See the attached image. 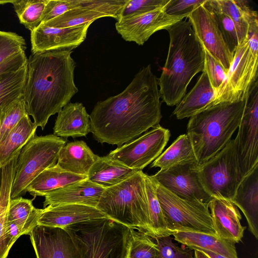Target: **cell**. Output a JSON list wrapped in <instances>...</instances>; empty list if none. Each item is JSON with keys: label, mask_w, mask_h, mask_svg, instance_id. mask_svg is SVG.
<instances>
[{"label": "cell", "mask_w": 258, "mask_h": 258, "mask_svg": "<svg viewBox=\"0 0 258 258\" xmlns=\"http://www.w3.org/2000/svg\"><path fill=\"white\" fill-rule=\"evenodd\" d=\"M160 98L158 79L148 64L122 92L95 104L90 132L100 143L120 147L159 124Z\"/></svg>", "instance_id": "cell-1"}, {"label": "cell", "mask_w": 258, "mask_h": 258, "mask_svg": "<svg viewBox=\"0 0 258 258\" xmlns=\"http://www.w3.org/2000/svg\"><path fill=\"white\" fill-rule=\"evenodd\" d=\"M72 52L52 50L32 53L27 58L23 95L27 114L42 130L49 117L58 113L78 92Z\"/></svg>", "instance_id": "cell-2"}, {"label": "cell", "mask_w": 258, "mask_h": 258, "mask_svg": "<svg viewBox=\"0 0 258 258\" xmlns=\"http://www.w3.org/2000/svg\"><path fill=\"white\" fill-rule=\"evenodd\" d=\"M166 30L169 48L158 84L162 102L173 106L184 96L193 77L203 72L205 51L189 20H181Z\"/></svg>", "instance_id": "cell-3"}, {"label": "cell", "mask_w": 258, "mask_h": 258, "mask_svg": "<svg viewBox=\"0 0 258 258\" xmlns=\"http://www.w3.org/2000/svg\"><path fill=\"white\" fill-rule=\"evenodd\" d=\"M246 100L220 103L190 117L186 134L198 165L212 158L231 140L240 123Z\"/></svg>", "instance_id": "cell-4"}, {"label": "cell", "mask_w": 258, "mask_h": 258, "mask_svg": "<svg viewBox=\"0 0 258 258\" xmlns=\"http://www.w3.org/2000/svg\"><path fill=\"white\" fill-rule=\"evenodd\" d=\"M145 174L138 171L105 188L96 207L108 218L152 237L145 186Z\"/></svg>", "instance_id": "cell-5"}, {"label": "cell", "mask_w": 258, "mask_h": 258, "mask_svg": "<svg viewBox=\"0 0 258 258\" xmlns=\"http://www.w3.org/2000/svg\"><path fill=\"white\" fill-rule=\"evenodd\" d=\"M71 235L79 258H128L130 228L108 218L64 228Z\"/></svg>", "instance_id": "cell-6"}, {"label": "cell", "mask_w": 258, "mask_h": 258, "mask_svg": "<svg viewBox=\"0 0 258 258\" xmlns=\"http://www.w3.org/2000/svg\"><path fill=\"white\" fill-rule=\"evenodd\" d=\"M67 140L53 134L33 137L18 155L11 199L25 194L31 182L45 169L55 164Z\"/></svg>", "instance_id": "cell-7"}, {"label": "cell", "mask_w": 258, "mask_h": 258, "mask_svg": "<svg viewBox=\"0 0 258 258\" xmlns=\"http://www.w3.org/2000/svg\"><path fill=\"white\" fill-rule=\"evenodd\" d=\"M198 173L203 188L209 196L232 201L243 178L235 140H231L212 158L198 165Z\"/></svg>", "instance_id": "cell-8"}, {"label": "cell", "mask_w": 258, "mask_h": 258, "mask_svg": "<svg viewBox=\"0 0 258 258\" xmlns=\"http://www.w3.org/2000/svg\"><path fill=\"white\" fill-rule=\"evenodd\" d=\"M154 181L157 197L170 235L172 231L178 230L216 235L209 203L181 198Z\"/></svg>", "instance_id": "cell-9"}, {"label": "cell", "mask_w": 258, "mask_h": 258, "mask_svg": "<svg viewBox=\"0 0 258 258\" xmlns=\"http://www.w3.org/2000/svg\"><path fill=\"white\" fill-rule=\"evenodd\" d=\"M257 57L252 53L246 38L235 51L232 62L216 93L212 106L247 99L251 86L257 79Z\"/></svg>", "instance_id": "cell-10"}, {"label": "cell", "mask_w": 258, "mask_h": 258, "mask_svg": "<svg viewBox=\"0 0 258 258\" xmlns=\"http://www.w3.org/2000/svg\"><path fill=\"white\" fill-rule=\"evenodd\" d=\"M170 137L169 130L158 124L137 139L110 151L107 156L131 169L142 171L161 154Z\"/></svg>", "instance_id": "cell-11"}, {"label": "cell", "mask_w": 258, "mask_h": 258, "mask_svg": "<svg viewBox=\"0 0 258 258\" xmlns=\"http://www.w3.org/2000/svg\"><path fill=\"white\" fill-rule=\"evenodd\" d=\"M236 142L238 161L245 176L258 164V80L249 92Z\"/></svg>", "instance_id": "cell-12"}, {"label": "cell", "mask_w": 258, "mask_h": 258, "mask_svg": "<svg viewBox=\"0 0 258 258\" xmlns=\"http://www.w3.org/2000/svg\"><path fill=\"white\" fill-rule=\"evenodd\" d=\"M187 18L204 49L228 71L232 62L233 54L227 46L217 22L205 3L197 7Z\"/></svg>", "instance_id": "cell-13"}, {"label": "cell", "mask_w": 258, "mask_h": 258, "mask_svg": "<svg viewBox=\"0 0 258 258\" xmlns=\"http://www.w3.org/2000/svg\"><path fill=\"white\" fill-rule=\"evenodd\" d=\"M198 167L197 164L175 165L160 170L151 176L181 198L209 203L212 198L203 187L198 173Z\"/></svg>", "instance_id": "cell-14"}, {"label": "cell", "mask_w": 258, "mask_h": 258, "mask_svg": "<svg viewBox=\"0 0 258 258\" xmlns=\"http://www.w3.org/2000/svg\"><path fill=\"white\" fill-rule=\"evenodd\" d=\"M184 18L187 19V16L169 15L162 8L121 18L115 26L117 33L124 40L142 45L156 32L166 30Z\"/></svg>", "instance_id": "cell-15"}, {"label": "cell", "mask_w": 258, "mask_h": 258, "mask_svg": "<svg viewBox=\"0 0 258 258\" xmlns=\"http://www.w3.org/2000/svg\"><path fill=\"white\" fill-rule=\"evenodd\" d=\"M127 0H85L84 4L70 10L44 24L54 28H67L91 23L109 17L120 19L121 11Z\"/></svg>", "instance_id": "cell-16"}, {"label": "cell", "mask_w": 258, "mask_h": 258, "mask_svg": "<svg viewBox=\"0 0 258 258\" xmlns=\"http://www.w3.org/2000/svg\"><path fill=\"white\" fill-rule=\"evenodd\" d=\"M91 24L54 28L41 23L31 32L32 53L56 49L72 50L85 40Z\"/></svg>", "instance_id": "cell-17"}, {"label": "cell", "mask_w": 258, "mask_h": 258, "mask_svg": "<svg viewBox=\"0 0 258 258\" xmlns=\"http://www.w3.org/2000/svg\"><path fill=\"white\" fill-rule=\"evenodd\" d=\"M29 235L36 258H79L75 244L64 228L37 225Z\"/></svg>", "instance_id": "cell-18"}, {"label": "cell", "mask_w": 258, "mask_h": 258, "mask_svg": "<svg viewBox=\"0 0 258 258\" xmlns=\"http://www.w3.org/2000/svg\"><path fill=\"white\" fill-rule=\"evenodd\" d=\"M212 224L216 235L229 242L238 243L246 227L241 223V214L230 201L212 198L209 203Z\"/></svg>", "instance_id": "cell-19"}, {"label": "cell", "mask_w": 258, "mask_h": 258, "mask_svg": "<svg viewBox=\"0 0 258 258\" xmlns=\"http://www.w3.org/2000/svg\"><path fill=\"white\" fill-rule=\"evenodd\" d=\"M107 218L96 207L80 204L48 205L42 210L37 225L64 228L82 222Z\"/></svg>", "instance_id": "cell-20"}, {"label": "cell", "mask_w": 258, "mask_h": 258, "mask_svg": "<svg viewBox=\"0 0 258 258\" xmlns=\"http://www.w3.org/2000/svg\"><path fill=\"white\" fill-rule=\"evenodd\" d=\"M105 189L86 178L47 193L44 196L43 207L80 204L96 208Z\"/></svg>", "instance_id": "cell-21"}, {"label": "cell", "mask_w": 258, "mask_h": 258, "mask_svg": "<svg viewBox=\"0 0 258 258\" xmlns=\"http://www.w3.org/2000/svg\"><path fill=\"white\" fill-rule=\"evenodd\" d=\"M244 215L249 230L258 239V164L242 180L231 201Z\"/></svg>", "instance_id": "cell-22"}, {"label": "cell", "mask_w": 258, "mask_h": 258, "mask_svg": "<svg viewBox=\"0 0 258 258\" xmlns=\"http://www.w3.org/2000/svg\"><path fill=\"white\" fill-rule=\"evenodd\" d=\"M53 130L62 138L86 137L91 131L90 115L82 103H69L58 113Z\"/></svg>", "instance_id": "cell-23"}, {"label": "cell", "mask_w": 258, "mask_h": 258, "mask_svg": "<svg viewBox=\"0 0 258 258\" xmlns=\"http://www.w3.org/2000/svg\"><path fill=\"white\" fill-rule=\"evenodd\" d=\"M216 93L203 72L192 89L182 98L173 112L177 119L190 117L212 106Z\"/></svg>", "instance_id": "cell-24"}, {"label": "cell", "mask_w": 258, "mask_h": 258, "mask_svg": "<svg viewBox=\"0 0 258 258\" xmlns=\"http://www.w3.org/2000/svg\"><path fill=\"white\" fill-rule=\"evenodd\" d=\"M171 235L178 242L191 249L208 250L227 258H238L235 243L217 235L192 231H172Z\"/></svg>", "instance_id": "cell-25"}, {"label": "cell", "mask_w": 258, "mask_h": 258, "mask_svg": "<svg viewBox=\"0 0 258 258\" xmlns=\"http://www.w3.org/2000/svg\"><path fill=\"white\" fill-rule=\"evenodd\" d=\"M98 157L84 141H74L61 148L56 164L69 172L87 176Z\"/></svg>", "instance_id": "cell-26"}, {"label": "cell", "mask_w": 258, "mask_h": 258, "mask_svg": "<svg viewBox=\"0 0 258 258\" xmlns=\"http://www.w3.org/2000/svg\"><path fill=\"white\" fill-rule=\"evenodd\" d=\"M86 178L87 176L69 172L55 164L45 169L35 177L26 191L34 198L44 197L47 193Z\"/></svg>", "instance_id": "cell-27"}, {"label": "cell", "mask_w": 258, "mask_h": 258, "mask_svg": "<svg viewBox=\"0 0 258 258\" xmlns=\"http://www.w3.org/2000/svg\"><path fill=\"white\" fill-rule=\"evenodd\" d=\"M137 171L107 155L98 156L90 169L87 178L92 182L107 188L121 182Z\"/></svg>", "instance_id": "cell-28"}, {"label": "cell", "mask_w": 258, "mask_h": 258, "mask_svg": "<svg viewBox=\"0 0 258 258\" xmlns=\"http://www.w3.org/2000/svg\"><path fill=\"white\" fill-rule=\"evenodd\" d=\"M37 128L27 114L0 142V168L20 153L23 147L35 135Z\"/></svg>", "instance_id": "cell-29"}, {"label": "cell", "mask_w": 258, "mask_h": 258, "mask_svg": "<svg viewBox=\"0 0 258 258\" xmlns=\"http://www.w3.org/2000/svg\"><path fill=\"white\" fill-rule=\"evenodd\" d=\"M17 155L1 168L0 188V258H7L12 247L6 233V223L11 200V188L15 174Z\"/></svg>", "instance_id": "cell-30"}, {"label": "cell", "mask_w": 258, "mask_h": 258, "mask_svg": "<svg viewBox=\"0 0 258 258\" xmlns=\"http://www.w3.org/2000/svg\"><path fill=\"white\" fill-rule=\"evenodd\" d=\"M197 164L190 141L186 134L180 135L172 144L152 163L151 167L164 170L172 166Z\"/></svg>", "instance_id": "cell-31"}, {"label": "cell", "mask_w": 258, "mask_h": 258, "mask_svg": "<svg viewBox=\"0 0 258 258\" xmlns=\"http://www.w3.org/2000/svg\"><path fill=\"white\" fill-rule=\"evenodd\" d=\"M42 210L35 208L32 200L22 197L11 199L7 220L16 224L24 235L29 234L37 225Z\"/></svg>", "instance_id": "cell-32"}, {"label": "cell", "mask_w": 258, "mask_h": 258, "mask_svg": "<svg viewBox=\"0 0 258 258\" xmlns=\"http://www.w3.org/2000/svg\"><path fill=\"white\" fill-rule=\"evenodd\" d=\"M145 179L151 222L152 238L154 239L158 237L171 236L167 227L165 218L157 197L155 182L151 176L146 174Z\"/></svg>", "instance_id": "cell-33"}, {"label": "cell", "mask_w": 258, "mask_h": 258, "mask_svg": "<svg viewBox=\"0 0 258 258\" xmlns=\"http://www.w3.org/2000/svg\"><path fill=\"white\" fill-rule=\"evenodd\" d=\"M26 74L27 64L0 80V112L23 95Z\"/></svg>", "instance_id": "cell-34"}, {"label": "cell", "mask_w": 258, "mask_h": 258, "mask_svg": "<svg viewBox=\"0 0 258 258\" xmlns=\"http://www.w3.org/2000/svg\"><path fill=\"white\" fill-rule=\"evenodd\" d=\"M48 0H14L12 4L20 22L31 32L41 23Z\"/></svg>", "instance_id": "cell-35"}, {"label": "cell", "mask_w": 258, "mask_h": 258, "mask_svg": "<svg viewBox=\"0 0 258 258\" xmlns=\"http://www.w3.org/2000/svg\"><path fill=\"white\" fill-rule=\"evenodd\" d=\"M205 4L210 10L230 51L234 55L235 50L240 44L238 34L233 21L220 11L212 2L207 0Z\"/></svg>", "instance_id": "cell-36"}, {"label": "cell", "mask_w": 258, "mask_h": 258, "mask_svg": "<svg viewBox=\"0 0 258 258\" xmlns=\"http://www.w3.org/2000/svg\"><path fill=\"white\" fill-rule=\"evenodd\" d=\"M131 245L128 258H157L158 245L153 239L145 233L130 228Z\"/></svg>", "instance_id": "cell-37"}, {"label": "cell", "mask_w": 258, "mask_h": 258, "mask_svg": "<svg viewBox=\"0 0 258 258\" xmlns=\"http://www.w3.org/2000/svg\"><path fill=\"white\" fill-rule=\"evenodd\" d=\"M27 114L23 95L2 110L0 112V142Z\"/></svg>", "instance_id": "cell-38"}, {"label": "cell", "mask_w": 258, "mask_h": 258, "mask_svg": "<svg viewBox=\"0 0 258 258\" xmlns=\"http://www.w3.org/2000/svg\"><path fill=\"white\" fill-rule=\"evenodd\" d=\"M214 4L234 22L237 30L239 43L246 38L248 24L243 14L242 0H212Z\"/></svg>", "instance_id": "cell-39"}, {"label": "cell", "mask_w": 258, "mask_h": 258, "mask_svg": "<svg viewBox=\"0 0 258 258\" xmlns=\"http://www.w3.org/2000/svg\"><path fill=\"white\" fill-rule=\"evenodd\" d=\"M153 239L159 248L157 258H196L194 249L184 245L178 246L173 243L171 236L158 237Z\"/></svg>", "instance_id": "cell-40"}, {"label": "cell", "mask_w": 258, "mask_h": 258, "mask_svg": "<svg viewBox=\"0 0 258 258\" xmlns=\"http://www.w3.org/2000/svg\"><path fill=\"white\" fill-rule=\"evenodd\" d=\"M26 48L23 37L16 33L0 31V64L11 56L25 51Z\"/></svg>", "instance_id": "cell-41"}, {"label": "cell", "mask_w": 258, "mask_h": 258, "mask_svg": "<svg viewBox=\"0 0 258 258\" xmlns=\"http://www.w3.org/2000/svg\"><path fill=\"white\" fill-rule=\"evenodd\" d=\"M169 1V0H127L121 11L120 19L162 8Z\"/></svg>", "instance_id": "cell-42"}, {"label": "cell", "mask_w": 258, "mask_h": 258, "mask_svg": "<svg viewBox=\"0 0 258 258\" xmlns=\"http://www.w3.org/2000/svg\"><path fill=\"white\" fill-rule=\"evenodd\" d=\"M84 2L85 0H48L43 11L41 23H45L70 10L80 7Z\"/></svg>", "instance_id": "cell-43"}, {"label": "cell", "mask_w": 258, "mask_h": 258, "mask_svg": "<svg viewBox=\"0 0 258 258\" xmlns=\"http://www.w3.org/2000/svg\"><path fill=\"white\" fill-rule=\"evenodd\" d=\"M205 51L204 71L207 75L212 87L216 93L223 83L227 71L207 51Z\"/></svg>", "instance_id": "cell-44"}, {"label": "cell", "mask_w": 258, "mask_h": 258, "mask_svg": "<svg viewBox=\"0 0 258 258\" xmlns=\"http://www.w3.org/2000/svg\"><path fill=\"white\" fill-rule=\"evenodd\" d=\"M207 0H169L163 7L165 12L171 16H186Z\"/></svg>", "instance_id": "cell-45"}, {"label": "cell", "mask_w": 258, "mask_h": 258, "mask_svg": "<svg viewBox=\"0 0 258 258\" xmlns=\"http://www.w3.org/2000/svg\"><path fill=\"white\" fill-rule=\"evenodd\" d=\"M25 52H22L9 58L0 64V80L26 64Z\"/></svg>", "instance_id": "cell-46"}, {"label": "cell", "mask_w": 258, "mask_h": 258, "mask_svg": "<svg viewBox=\"0 0 258 258\" xmlns=\"http://www.w3.org/2000/svg\"><path fill=\"white\" fill-rule=\"evenodd\" d=\"M252 17L248 22L246 39L250 49L255 57H258V18Z\"/></svg>", "instance_id": "cell-47"}, {"label": "cell", "mask_w": 258, "mask_h": 258, "mask_svg": "<svg viewBox=\"0 0 258 258\" xmlns=\"http://www.w3.org/2000/svg\"><path fill=\"white\" fill-rule=\"evenodd\" d=\"M210 258H227L222 255L208 250H201Z\"/></svg>", "instance_id": "cell-48"}, {"label": "cell", "mask_w": 258, "mask_h": 258, "mask_svg": "<svg viewBox=\"0 0 258 258\" xmlns=\"http://www.w3.org/2000/svg\"><path fill=\"white\" fill-rule=\"evenodd\" d=\"M196 258H210L201 250L194 249Z\"/></svg>", "instance_id": "cell-49"}, {"label": "cell", "mask_w": 258, "mask_h": 258, "mask_svg": "<svg viewBox=\"0 0 258 258\" xmlns=\"http://www.w3.org/2000/svg\"><path fill=\"white\" fill-rule=\"evenodd\" d=\"M14 0H4V1H0V5H5L7 3H11L13 2Z\"/></svg>", "instance_id": "cell-50"}, {"label": "cell", "mask_w": 258, "mask_h": 258, "mask_svg": "<svg viewBox=\"0 0 258 258\" xmlns=\"http://www.w3.org/2000/svg\"><path fill=\"white\" fill-rule=\"evenodd\" d=\"M0 188H1V181H0Z\"/></svg>", "instance_id": "cell-51"}]
</instances>
